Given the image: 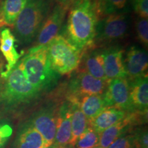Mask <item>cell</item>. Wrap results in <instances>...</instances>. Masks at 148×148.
I'll return each instance as SVG.
<instances>
[{"label": "cell", "instance_id": "cell-1", "mask_svg": "<svg viewBox=\"0 0 148 148\" xmlns=\"http://www.w3.org/2000/svg\"><path fill=\"white\" fill-rule=\"evenodd\" d=\"M69 9L63 36L74 47L83 52L93 44L99 20L95 1H76Z\"/></svg>", "mask_w": 148, "mask_h": 148}, {"label": "cell", "instance_id": "cell-2", "mask_svg": "<svg viewBox=\"0 0 148 148\" xmlns=\"http://www.w3.org/2000/svg\"><path fill=\"white\" fill-rule=\"evenodd\" d=\"M18 62L27 80L40 93L58 83L60 75L51 67L47 45L38 49L32 47Z\"/></svg>", "mask_w": 148, "mask_h": 148}, {"label": "cell", "instance_id": "cell-3", "mask_svg": "<svg viewBox=\"0 0 148 148\" xmlns=\"http://www.w3.org/2000/svg\"><path fill=\"white\" fill-rule=\"evenodd\" d=\"M53 3V0H27L13 25L15 38L24 44L32 42L51 12Z\"/></svg>", "mask_w": 148, "mask_h": 148}, {"label": "cell", "instance_id": "cell-4", "mask_svg": "<svg viewBox=\"0 0 148 148\" xmlns=\"http://www.w3.org/2000/svg\"><path fill=\"white\" fill-rule=\"evenodd\" d=\"M39 94L27 80L18 62L5 78L0 92V99L5 106H15L29 103Z\"/></svg>", "mask_w": 148, "mask_h": 148}, {"label": "cell", "instance_id": "cell-5", "mask_svg": "<svg viewBox=\"0 0 148 148\" xmlns=\"http://www.w3.org/2000/svg\"><path fill=\"white\" fill-rule=\"evenodd\" d=\"M52 69L59 75L71 73L78 68L82 52L71 45L62 35H57L47 45Z\"/></svg>", "mask_w": 148, "mask_h": 148}, {"label": "cell", "instance_id": "cell-6", "mask_svg": "<svg viewBox=\"0 0 148 148\" xmlns=\"http://www.w3.org/2000/svg\"><path fill=\"white\" fill-rule=\"evenodd\" d=\"M108 81L97 79L78 70L72 75L68 84V101L78 103L84 96L102 95L108 86Z\"/></svg>", "mask_w": 148, "mask_h": 148}, {"label": "cell", "instance_id": "cell-7", "mask_svg": "<svg viewBox=\"0 0 148 148\" xmlns=\"http://www.w3.org/2000/svg\"><path fill=\"white\" fill-rule=\"evenodd\" d=\"M128 28V16L123 12L104 16L97 22L92 45L123 38L127 34Z\"/></svg>", "mask_w": 148, "mask_h": 148}, {"label": "cell", "instance_id": "cell-8", "mask_svg": "<svg viewBox=\"0 0 148 148\" xmlns=\"http://www.w3.org/2000/svg\"><path fill=\"white\" fill-rule=\"evenodd\" d=\"M69 9L58 3H54L36 37V40L33 48L38 49L46 46L60 32Z\"/></svg>", "mask_w": 148, "mask_h": 148}, {"label": "cell", "instance_id": "cell-9", "mask_svg": "<svg viewBox=\"0 0 148 148\" xmlns=\"http://www.w3.org/2000/svg\"><path fill=\"white\" fill-rule=\"evenodd\" d=\"M107 108H114L131 112L130 103V87L127 77L109 79L108 86L103 93Z\"/></svg>", "mask_w": 148, "mask_h": 148}, {"label": "cell", "instance_id": "cell-10", "mask_svg": "<svg viewBox=\"0 0 148 148\" xmlns=\"http://www.w3.org/2000/svg\"><path fill=\"white\" fill-rule=\"evenodd\" d=\"M28 123L41 134L46 147L54 143L57 114L52 107L43 108L37 111Z\"/></svg>", "mask_w": 148, "mask_h": 148}, {"label": "cell", "instance_id": "cell-11", "mask_svg": "<svg viewBox=\"0 0 148 148\" xmlns=\"http://www.w3.org/2000/svg\"><path fill=\"white\" fill-rule=\"evenodd\" d=\"M93 45L83 51L78 67L79 71H84L94 77L108 80L104 71V62L101 49H94Z\"/></svg>", "mask_w": 148, "mask_h": 148}, {"label": "cell", "instance_id": "cell-12", "mask_svg": "<svg viewBox=\"0 0 148 148\" xmlns=\"http://www.w3.org/2000/svg\"><path fill=\"white\" fill-rule=\"evenodd\" d=\"M103 66L107 79L127 77L123 60V49L118 46H112L102 49Z\"/></svg>", "mask_w": 148, "mask_h": 148}, {"label": "cell", "instance_id": "cell-13", "mask_svg": "<svg viewBox=\"0 0 148 148\" xmlns=\"http://www.w3.org/2000/svg\"><path fill=\"white\" fill-rule=\"evenodd\" d=\"M130 87V103L132 112L147 111L148 79L147 74L127 79Z\"/></svg>", "mask_w": 148, "mask_h": 148}, {"label": "cell", "instance_id": "cell-14", "mask_svg": "<svg viewBox=\"0 0 148 148\" xmlns=\"http://www.w3.org/2000/svg\"><path fill=\"white\" fill-rule=\"evenodd\" d=\"M127 79H132L147 74L148 56L147 51L136 46L129 49L124 60Z\"/></svg>", "mask_w": 148, "mask_h": 148}, {"label": "cell", "instance_id": "cell-15", "mask_svg": "<svg viewBox=\"0 0 148 148\" xmlns=\"http://www.w3.org/2000/svg\"><path fill=\"white\" fill-rule=\"evenodd\" d=\"M71 139V103H62L57 113L56 132L54 143L58 147L69 144Z\"/></svg>", "mask_w": 148, "mask_h": 148}, {"label": "cell", "instance_id": "cell-16", "mask_svg": "<svg viewBox=\"0 0 148 148\" xmlns=\"http://www.w3.org/2000/svg\"><path fill=\"white\" fill-rule=\"evenodd\" d=\"M15 42V36L10 29H1L0 32V51L7 62L5 71L2 73V77L5 79L17 64L21 57V55L16 49Z\"/></svg>", "mask_w": 148, "mask_h": 148}, {"label": "cell", "instance_id": "cell-17", "mask_svg": "<svg viewBox=\"0 0 148 148\" xmlns=\"http://www.w3.org/2000/svg\"><path fill=\"white\" fill-rule=\"evenodd\" d=\"M127 112L114 108H107L99 115L89 121V126L100 134L123 119Z\"/></svg>", "mask_w": 148, "mask_h": 148}, {"label": "cell", "instance_id": "cell-18", "mask_svg": "<svg viewBox=\"0 0 148 148\" xmlns=\"http://www.w3.org/2000/svg\"><path fill=\"white\" fill-rule=\"evenodd\" d=\"M46 147L43 138L29 123L18 132L14 143V148H42Z\"/></svg>", "mask_w": 148, "mask_h": 148}, {"label": "cell", "instance_id": "cell-19", "mask_svg": "<svg viewBox=\"0 0 148 148\" xmlns=\"http://www.w3.org/2000/svg\"><path fill=\"white\" fill-rule=\"evenodd\" d=\"M27 0H3L0 4V27L13 26Z\"/></svg>", "mask_w": 148, "mask_h": 148}, {"label": "cell", "instance_id": "cell-20", "mask_svg": "<svg viewBox=\"0 0 148 148\" xmlns=\"http://www.w3.org/2000/svg\"><path fill=\"white\" fill-rule=\"evenodd\" d=\"M78 105L88 121L94 119L107 108L103 94L84 96L79 100Z\"/></svg>", "mask_w": 148, "mask_h": 148}, {"label": "cell", "instance_id": "cell-21", "mask_svg": "<svg viewBox=\"0 0 148 148\" xmlns=\"http://www.w3.org/2000/svg\"><path fill=\"white\" fill-rule=\"evenodd\" d=\"M71 103V139L70 145H73L77 138L89 126V121L79 108L78 103Z\"/></svg>", "mask_w": 148, "mask_h": 148}, {"label": "cell", "instance_id": "cell-22", "mask_svg": "<svg viewBox=\"0 0 148 148\" xmlns=\"http://www.w3.org/2000/svg\"><path fill=\"white\" fill-rule=\"evenodd\" d=\"M130 125L126 115L123 119L117 122L99 134V146L101 148H108L114 140L123 134L125 129Z\"/></svg>", "mask_w": 148, "mask_h": 148}, {"label": "cell", "instance_id": "cell-23", "mask_svg": "<svg viewBox=\"0 0 148 148\" xmlns=\"http://www.w3.org/2000/svg\"><path fill=\"white\" fill-rule=\"evenodd\" d=\"M129 0H94L99 19L110 14L117 13L126 6Z\"/></svg>", "mask_w": 148, "mask_h": 148}, {"label": "cell", "instance_id": "cell-24", "mask_svg": "<svg viewBox=\"0 0 148 148\" xmlns=\"http://www.w3.org/2000/svg\"><path fill=\"white\" fill-rule=\"evenodd\" d=\"M99 134L88 126L79 136L73 146L75 148H92L99 145Z\"/></svg>", "mask_w": 148, "mask_h": 148}, {"label": "cell", "instance_id": "cell-25", "mask_svg": "<svg viewBox=\"0 0 148 148\" xmlns=\"http://www.w3.org/2000/svg\"><path fill=\"white\" fill-rule=\"evenodd\" d=\"M136 33L138 40L144 45L147 47L148 44V20L147 18L138 19L136 24Z\"/></svg>", "mask_w": 148, "mask_h": 148}, {"label": "cell", "instance_id": "cell-26", "mask_svg": "<svg viewBox=\"0 0 148 148\" xmlns=\"http://www.w3.org/2000/svg\"><path fill=\"white\" fill-rule=\"evenodd\" d=\"M134 147L148 148V135L147 129H138L133 134Z\"/></svg>", "mask_w": 148, "mask_h": 148}, {"label": "cell", "instance_id": "cell-27", "mask_svg": "<svg viewBox=\"0 0 148 148\" xmlns=\"http://www.w3.org/2000/svg\"><path fill=\"white\" fill-rule=\"evenodd\" d=\"M108 148H134L133 135L121 134L114 140Z\"/></svg>", "mask_w": 148, "mask_h": 148}, {"label": "cell", "instance_id": "cell-28", "mask_svg": "<svg viewBox=\"0 0 148 148\" xmlns=\"http://www.w3.org/2000/svg\"><path fill=\"white\" fill-rule=\"evenodd\" d=\"M12 134V128L8 123L0 121V148H4Z\"/></svg>", "mask_w": 148, "mask_h": 148}, {"label": "cell", "instance_id": "cell-29", "mask_svg": "<svg viewBox=\"0 0 148 148\" xmlns=\"http://www.w3.org/2000/svg\"><path fill=\"white\" fill-rule=\"evenodd\" d=\"M134 8L136 14L142 18H147L148 0H138L134 2Z\"/></svg>", "mask_w": 148, "mask_h": 148}, {"label": "cell", "instance_id": "cell-30", "mask_svg": "<svg viewBox=\"0 0 148 148\" xmlns=\"http://www.w3.org/2000/svg\"><path fill=\"white\" fill-rule=\"evenodd\" d=\"M53 1L56 3H58V4L69 9L76 0H53Z\"/></svg>", "mask_w": 148, "mask_h": 148}, {"label": "cell", "instance_id": "cell-31", "mask_svg": "<svg viewBox=\"0 0 148 148\" xmlns=\"http://www.w3.org/2000/svg\"><path fill=\"white\" fill-rule=\"evenodd\" d=\"M58 145H56L55 143H53L52 145H49V146H47V147H42V148H58Z\"/></svg>", "mask_w": 148, "mask_h": 148}, {"label": "cell", "instance_id": "cell-32", "mask_svg": "<svg viewBox=\"0 0 148 148\" xmlns=\"http://www.w3.org/2000/svg\"><path fill=\"white\" fill-rule=\"evenodd\" d=\"M58 148H75L73 145H71L70 146H61V147H58Z\"/></svg>", "mask_w": 148, "mask_h": 148}, {"label": "cell", "instance_id": "cell-33", "mask_svg": "<svg viewBox=\"0 0 148 148\" xmlns=\"http://www.w3.org/2000/svg\"><path fill=\"white\" fill-rule=\"evenodd\" d=\"M92 148H101V147H100V146L98 145V146H96V147H92Z\"/></svg>", "mask_w": 148, "mask_h": 148}, {"label": "cell", "instance_id": "cell-34", "mask_svg": "<svg viewBox=\"0 0 148 148\" xmlns=\"http://www.w3.org/2000/svg\"><path fill=\"white\" fill-rule=\"evenodd\" d=\"M1 88H2V86H1V82H0V92H1Z\"/></svg>", "mask_w": 148, "mask_h": 148}, {"label": "cell", "instance_id": "cell-35", "mask_svg": "<svg viewBox=\"0 0 148 148\" xmlns=\"http://www.w3.org/2000/svg\"><path fill=\"white\" fill-rule=\"evenodd\" d=\"M138 1V0H133V2H134V1Z\"/></svg>", "mask_w": 148, "mask_h": 148}, {"label": "cell", "instance_id": "cell-36", "mask_svg": "<svg viewBox=\"0 0 148 148\" xmlns=\"http://www.w3.org/2000/svg\"><path fill=\"white\" fill-rule=\"evenodd\" d=\"M1 114L0 113V119H1Z\"/></svg>", "mask_w": 148, "mask_h": 148}, {"label": "cell", "instance_id": "cell-37", "mask_svg": "<svg viewBox=\"0 0 148 148\" xmlns=\"http://www.w3.org/2000/svg\"><path fill=\"white\" fill-rule=\"evenodd\" d=\"M76 1H82V0H76Z\"/></svg>", "mask_w": 148, "mask_h": 148}]
</instances>
